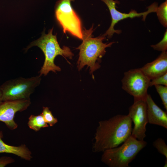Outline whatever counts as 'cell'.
<instances>
[{
    "instance_id": "cell-6",
    "label": "cell",
    "mask_w": 167,
    "mask_h": 167,
    "mask_svg": "<svg viewBox=\"0 0 167 167\" xmlns=\"http://www.w3.org/2000/svg\"><path fill=\"white\" fill-rule=\"evenodd\" d=\"M71 0H59L55 8L56 18L64 33L69 32L81 40L83 39L81 22L73 8Z\"/></svg>"
},
{
    "instance_id": "cell-8",
    "label": "cell",
    "mask_w": 167,
    "mask_h": 167,
    "mask_svg": "<svg viewBox=\"0 0 167 167\" xmlns=\"http://www.w3.org/2000/svg\"><path fill=\"white\" fill-rule=\"evenodd\" d=\"M108 7L111 17V22L110 25L103 35L108 38H111L113 34L116 33L120 34L121 32L120 30H115L114 27L115 25L119 21L128 18H133L135 17H143V20L145 21L147 16L149 13L156 12L158 7V4L154 2L148 7V10L141 13H138L135 10H131L129 13H123L118 11L116 8V5L118 3V1L113 0H101Z\"/></svg>"
},
{
    "instance_id": "cell-17",
    "label": "cell",
    "mask_w": 167,
    "mask_h": 167,
    "mask_svg": "<svg viewBox=\"0 0 167 167\" xmlns=\"http://www.w3.org/2000/svg\"><path fill=\"white\" fill-rule=\"evenodd\" d=\"M153 145L160 153L167 159V146L163 139L161 138L157 139L153 142Z\"/></svg>"
},
{
    "instance_id": "cell-2",
    "label": "cell",
    "mask_w": 167,
    "mask_h": 167,
    "mask_svg": "<svg viewBox=\"0 0 167 167\" xmlns=\"http://www.w3.org/2000/svg\"><path fill=\"white\" fill-rule=\"evenodd\" d=\"M93 25L89 29L84 28L83 30L82 42L76 48L79 51L77 62L78 70L87 66L89 68L90 73L93 78V72L101 67V58L105 54L106 48L111 47L115 43H103V41L106 38L103 35L93 37Z\"/></svg>"
},
{
    "instance_id": "cell-20",
    "label": "cell",
    "mask_w": 167,
    "mask_h": 167,
    "mask_svg": "<svg viewBox=\"0 0 167 167\" xmlns=\"http://www.w3.org/2000/svg\"><path fill=\"white\" fill-rule=\"evenodd\" d=\"M157 85L167 86V73L150 80L149 87Z\"/></svg>"
},
{
    "instance_id": "cell-4",
    "label": "cell",
    "mask_w": 167,
    "mask_h": 167,
    "mask_svg": "<svg viewBox=\"0 0 167 167\" xmlns=\"http://www.w3.org/2000/svg\"><path fill=\"white\" fill-rule=\"evenodd\" d=\"M147 144L146 142L131 135L121 146L103 152L101 161L110 167H129V164Z\"/></svg>"
},
{
    "instance_id": "cell-12",
    "label": "cell",
    "mask_w": 167,
    "mask_h": 167,
    "mask_svg": "<svg viewBox=\"0 0 167 167\" xmlns=\"http://www.w3.org/2000/svg\"><path fill=\"white\" fill-rule=\"evenodd\" d=\"M147 105L148 123L167 129V113L154 102L151 96L148 94L145 100Z\"/></svg>"
},
{
    "instance_id": "cell-19",
    "label": "cell",
    "mask_w": 167,
    "mask_h": 167,
    "mask_svg": "<svg viewBox=\"0 0 167 167\" xmlns=\"http://www.w3.org/2000/svg\"><path fill=\"white\" fill-rule=\"evenodd\" d=\"M154 49L162 52L166 51L167 50V31L165 32L162 40L158 43L151 45Z\"/></svg>"
},
{
    "instance_id": "cell-7",
    "label": "cell",
    "mask_w": 167,
    "mask_h": 167,
    "mask_svg": "<svg viewBox=\"0 0 167 167\" xmlns=\"http://www.w3.org/2000/svg\"><path fill=\"white\" fill-rule=\"evenodd\" d=\"M150 81L140 68L131 69L124 73L121 80L122 88L134 100H145Z\"/></svg>"
},
{
    "instance_id": "cell-5",
    "label": "cell",
    "mask_w": 167,
    "mask_h": 167,
    "mask_svg": "<svg viewBox=\"0 0 167 167\" xmlns=\"http://www.w3.org/2000/svg\"><path fill=\"white\" fill-rule=\"evenodd\" d=\"M41 76L19 77L6 81L0 86L2 101L30 99L31 95L40 84Z\"/></svg>"
},
{
    "instance_id": "cell-24",
    "label": "cell",
    "mask_w": 167,
    "mask_h": 167,
    "mask_svg": "<svg viewBox=\"0 0 167 167\" xmlns=\"http://www.w3.org/2000/svg\"><path fill=\"white\" fill-rule=\"evenodd\" d=\"M71 1H74L75 0H71Z\"/></svg>"
},
{
    "instance_id": "cell-11",
    "label": "cell",
    "mask_w": 167,
    "mask_h": 167,
    "mask_svg": "<svg viewBox=\"0 0 167 167\" xmlns=\"http://www.w3.org/2000/svg\"><path fill=\"white\" fill-rule=\"evenodd\" d=\"M140 69L150 80L167 73V51L162 52L156 59Z\"/></svg>"
},
{
    "instance_id": "cell-25",
    "label": "cell",
    "mask_w": 167,
    "mask_h": 167,
    "mask_svg": "<svg viewBox=\"0 0 167 167\" xmlns=\"http://www.w3.org/2000/svg\"><path fill=\"white\" fill-rule=\"evenodd\" d=\"M140 0V1H143V0Z\"/></svg>"
},
{
    "instance_id": "cell-18",
    "label": "cell",
    "mask_w": 167,
    "mask_h": 167,
    "mask_svg": "<svg viewBox=\"0 0 167 167\" xmlns=\"http://www.w3.org/2000/svg\"><path fill=\"white\" fill-rule=\"evenodd\" d=\"M159 95L164 108L167 111V86L157 85L154 86Z\"/></svg>"
},
{
    "instance_id": "cell-13",
    "label": "cell",
    "mask_w": 167,
    "mask_h": 167,
    "mask_svg": "<svg viewBox=\"0 0 167 167\" xmlns=\"http://www.w3.org/2000/svg\"><path fill=\"white\" fill-rule=\"evenodd\" d=\"M2 133L0 131V153H6L13 154L27 161H30L32 157L31 152L24 144L19 146L8 145L2 140Z\"/></svg>"
},
{
    "instance_id": "cell-21",
    "label": "cell",
    "mask_w": 167,
    "mask_h": 167,
    "mask_svg": "<svg viewBox=\"0 0 167 167\" xmlns=\"http://www.w3.org/2000/svg\"><path fill=\"white\" fill-rule=\"evenodd\" d=\"M14 162L13 159L9 157L2 156L0 157V167H4L7 165Z\"/></svg>"
},
{
    "instance_id": "cell-23",
    "label": "cell",
    "mask_w": 167,
    "mask_h": 167,
    "mask_svg": "<svg viewBox=\"0 0 167 167\" xmlns=\"http://www.w3.org/2000/svg\"><path fill=\"white\" fill-rule=\"evenodd\" d=\"M164 167H167V159H166L165 160V163L164 165Z\"/></svg>"
},
{
    "instance_id": "cell-9",
    "label": "cell",
    "mask_w": 167,
    "mask_h": 167,
    "mask_svg": "<svg viewBox=\"0 0 167 167\" xmlns=\"http://www.w3.org/2000/svg\"><path fill=\"white\" fill-rule=\"evenodd\" d=\"M128 112V115L134 124L131 135L139 140H144L146 136V126L148 123L145 100H134Z\"/></svg>"
},
{
    "instance_id": "cell-16",
    "label": "cell",
    "mask_w": 167,
    "mask_h": 167,
    "mask_svg": "<svg viewBox=\"0 0 167 167\" xmlns=\"http://www.w3.org/2000/svg\"><path fill=\"white\" fill-rule=\"evenodd\" d=\"M41 113L45 122L50 126H53L58 122L57 119L54 116L48 107H43Z\"/></svg>"
},
{
    "instance_id": "cell-10",
    "label": "cell",
    "mask_w": 167,
    "mask_h": 167,
    "mask_svg": "<svg viewBox=\"0 0 167 167\" xmlns=\"http://www.w3.org/2000/svg\"><path fill=\"white\" fill-rule=\"evenodd\" d=\"M31 104L30 99L3 101L0 104V121L11 130L16 129L18 125L14 120L15 114L26 109Z\"/></svg>"
},
{
    "instance_id": "cell-14",
    "label": "cell",
    "mask_w": 167,
    "mask_h": 167,
    "mask_svg": "<svg viewBox=\"0 0 167 167\" xmlns=\"http://www.w3.org/2000/svg\"><path fill=\"white\" fill-rule=\"evenodd\" d=\"M28 124L30 129L35 131H39L42 128L49 126L45 122L42 113L36 116L31 115L28 118Z\"/></svg>"
},
{
    "instance_id": "cell-1",
    "label": "cell",
    "mask_w": 167,
    "mask_h": 167,
    "mask_svg": "<svg viewBox=\"0 0 167 167\" xmlns=\"http://www.w3.org/2000/svg\"><path fill=\"white\" fill-rule=\"evenodd\" d=\"M132 122L128 114H117L99 122L92 146L93 151L103 152L122 143L131 135Z\"/></svg>"
},
{
    "instance_id": "cell-3",
    "label": "cell",
    "mask_w": 167,
    "mask_h": 167,
    "mask_svg": "<svg viewBox=\"0 0 167 167\" xmlns=\"http://www.w3.org/2000/svg\"><path fill=\"white\" fill-rule=\"evenodd\" d=\"M53 28L50 30L48 33H42L40 38L32 42L25 49L27 50L32 46H37L44 53L45 59L43 66L39 72V75H46L50 71L56 73L60 71L61 68L55 64L54 62L55 58L58 55H61L65 58L71 59L74 55L69 47L63 46L61 48L58 41L56 35L53 34Z\"/></svg>"
},
{
    "instance_id": "cell-22",
    "label": "cell",
    "mask_w": 167,
    "mask_h": 167,
    "mask_svg": "<svg viewBox=\"0 0 167 167\" xmlns=\"http://www.w3.org/2000/svg\"><path fill=\"white\" fill-rule=\"evenodd\" d=\"M2 92L0 90V104L2 102Z\"/></svg>"
},
{
    "instance_id": "cell-15",
    "label": "cell",
    "mask_w": 167,
    "mask_h": 167,
    "mask_svg": "<svg viewBox=\"0 0 167 167\" xmlns=\"http://www.w3.org/2000/svg\"><path fill=\"white\" fill-rule=\"evenodd\" d=\"M161 24L165 28L167 27V1L158 6L156 12Z\"/></svg>"
}]
</instances>
